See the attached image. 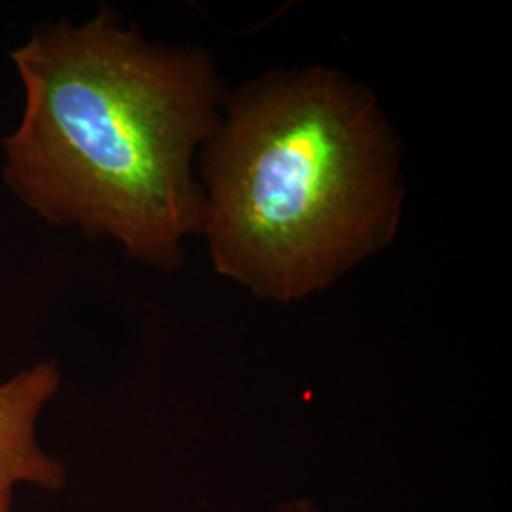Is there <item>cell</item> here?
<instances>
[{
	"label": "cell",
	"mask_w": 512,
	"mask_h": 512,
	"mask_svg": "<svg viewBox=\"0 0 512 512\" xmlns=\"http://www.w3.org/2000/svg\"><path fill=\"white\" fill-rule=\"evenodd\" d=\"M25 110L4 181L42 219L173 272L202 236L196 162L226 92L211 55L152 44L110 12L38 29L18 48Z\"/></svg>",
	"instance_id": "cell-1"
},
{
	"label": "cell",
	"mask_w": 512,
	"mask_h": 512,
	"mask_svg": "<svg viewBox=\"0 0 512 512\" xmlns=\"http://www.w3.org/2000/svg\"><path fill=\"white\" fill-rule=\"evenodd\" d=\"M202 236L217 274L298 302L395 239L403 147L376 95L330 67L262 74L226 93L198 156Z\"/></svg>",
	"instance_id": "cell-2"
},
{
	"label": "cell",
	"mask_w": 512,
	"mask_h": 512,
	"mask_svg": "<svg viewBox=\"0 0 512 512\" xmlns=\"http://www.w3.org/2000/svg\"><path fill=\"white\" fill-rule=\"evenodd\" d=\"M61 384L54 361L33 368L0 384V490L31 484L42 490L65 486V467L40 448L37 421Z\"/></svg>",
	"instance_id": "cell-3"
},
{
	"label": "cell",
	"mask_w": 512,
	"mask_h": 512,
	"mask_svg": "<svg viewBox=\"0 0 512 512\" xmlns=\"http://www.w3.org/2000/svg\"><path fill=\"white\" fill-rule=\"evenodd\" d=\"M12 509V490H0V512Z\"/></svg>",
	"instance_id": "cell-4"
}]
</instances>
